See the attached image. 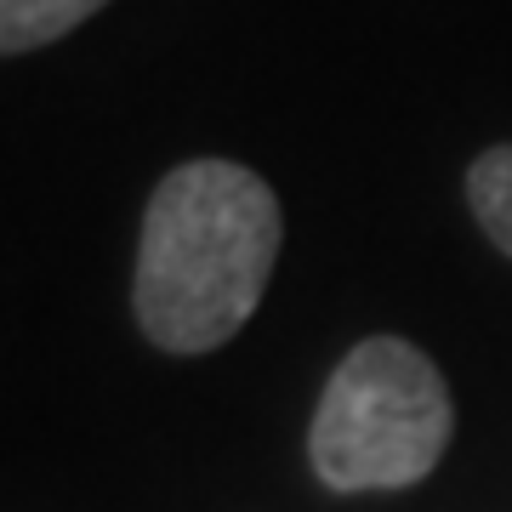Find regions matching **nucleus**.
Returning a JSON list of instances; mask_svg holds the SVG:
<instances>
[{
    "mask_svg": "<svg viewBox=\"0 0 512 512\" xmlns=\"http://www.w3.org/2000/svg\"><path fill=\"white\" fill-rule=\"evenodd\" d=\"M285 211L251 165L188 160L148 194L131 313L154 348L211 353L234 342L274 279Z\"/></svg>",
    "mask_w": 512,
    "mask_h": 512,
    "instance_id": "f257e3e1",
    "label": "nucleus"
},
{
    "mask_svg": "<svg viewBox=\"0 0 512 512\" xmlns=\"http://www.w3.org/2000/svg\"><path fill=\"white\" fill-rule=\"evenodd\" d=\"M109 0H0V57L40 52L103 12Z\"/></svg>",
    "mask_w": 512,
    "mask_h": 512,
    "instance_id": "7ed1b4c3",
    "label": "nucleus"
},
{
    "mask_svg": "<svg viewBox=\"0 0 512 512\" xmlns=\"http://www.w3.org/2000/svg\"><path fill=\"white\" fill-rule=\"evenodd\" d=\"M467 205L501 256H512V143L484 148L467 165Z\"/></svg>",
    "mask_w": 512,
    "mask_h": 512,
    "instance_id": "20e7f679",
    "label": "nucleus"
},
{
    "mask_svg": "<svg viewBox=\"0 0 512 512\" xmlns=\"http://www.w3.org/2000/svg\"><path fill=\"white\" fill-rule=\"evenodd\" d=\"M450 433L456 404L439 365L404 336H370L325 382L308 456L336 495L410 490L444 461Z\"/></svg>",
    "mask_w": 512,
    "mask_h": 512,
    "instance_id": "f03ea898",
    "label": "nucleus"
}]
</instances>
